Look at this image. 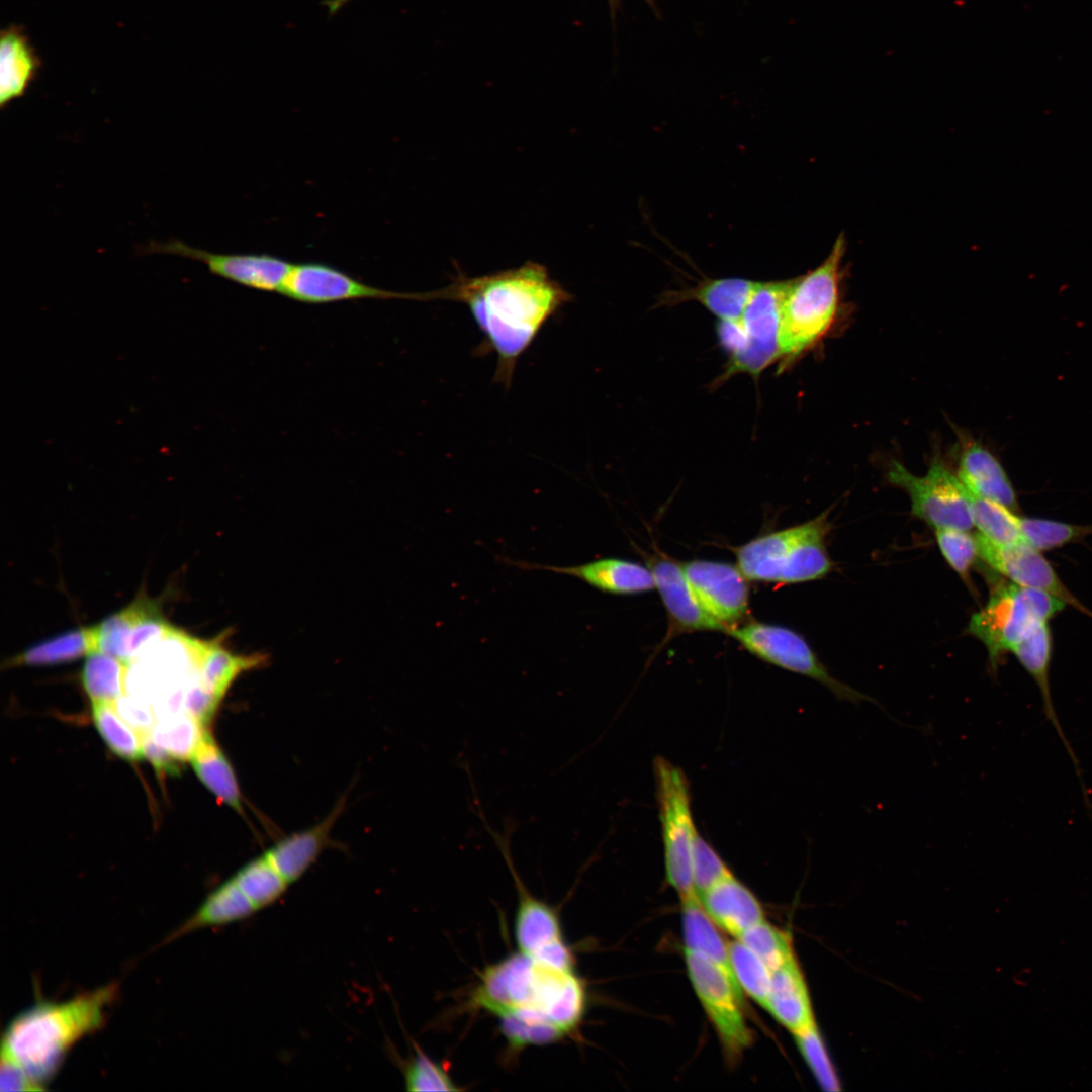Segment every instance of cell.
Instances as JSON below:
<instances>
[{"label":"cell","instance_id":"1","mask_svg":"<svg viewBox=\"0 0 1092 1092\" xmlns=\"http://www.w3.org/2000/svg\"><path fill=\"white\" fill-rule=\"evenodd\" d=\"M572 298L544 265L533 261L481 276L457 269L447 286L415 293L417 301L448 300L468 307L483 335L475 354L496 356L493 380L506 389L519 359Z\"/></svg>","mask_w":1092,"mask_h":1092},{"label":"cell","instance_id":"2","mask_svg":"<svg viewBox=\"0 0 1092 1092\" xmlns=\"http://www.w3.org/2000/svg\"><path fill=\"white\" fill-rule=\"evenodd\" d=\"M471 1003L518 1022L543 1043H553L579 1026L586 993L574 971L547 966L518 951L485 968Z\"/></svg>","mask_w":1092,"mask_h":1092},{"label":"cell","instance_id":"3","mask_svg":"<svg viewBox=\"0 0 1092 1092\" xmlns=\"http://www.w3.org/2000/svg\"><path fill=\"white\" fill-rule=\"evenodd\" d=\"M117 995L109 984L63 1002H39L19 1013L2 1037L1 1053L17 1061L44 1088L70 1050L104 1024Z\"/></svg>","mask_w":1092,"mask_h":1092},{"label":"cell","instance_id":"4","mask_svg":"<svg viewBox=\"0 0 1092 1092\" xmlns=\"http://www.w3.org/2000/svg\"><path fill=\"white\" fill-rule=\"evenodd\" d=\"M846 241L838 236L825 260L790 280L780 324L782 366L814 346L829 330L840 303Z\"/></svg>","mask_w":1092,"mask_h":1092},{"label":"cell","instance_id":"5","mask_svg":"<svg viewBox=\"0 0 1092 1092\" xmlns=\"http://www.w3.org/2000/svg\"><path fill=\"white\" fill-rule=\"evenodd\" d=\"M828 512L803 524L758 536L735 549L750 581L792 584L825 576L832 562L825 547Z\"/></svg>","mask_w":1092,"mask_h":1092},{"label":"cell","instance_id":"6","mask_svg":"<svg viewBox=\"0 0 1092 1092\" xmlns=\"http://www.w3.org/2000/svg\"><path fill=\"white\" fill-rule=\"evenodd\" d=\"M1067 604L1056 596L1014 583L998 587L986 606L974 614L968 631L987 648L996 672L1001 656L1010 652L1034 627L1059 614Z\"/></svg>","mask_w":1092,"mask_h":1092},{"label":"cell","instance_id":"7","mask_svg":"<svg viewBox=\"0 0 1092 1092\" xmlns=\"http://www.w3.org/2000/svg\"><path fill=\"white\" fill-rule=\"evenodd\" d=\"M653 770L666 880L680 900L698 896L693 877V852L698 831L692 814L688 779L679 767L664 757L655 758Z\"/></svg>","mask_w":1092,"mask_h":1092},{"label":"cell","instance_id":"8","mask_svg":"<svg viewBox=\"0 0 1092 1092\" xmlns=\"http://www.w3.org/2000/svg\"><path fill=\"white\" fill-rule=\"evenodd\" d=\"M478 816L503 854L518 892L514 933L519 951L547 966L574 971V954L563 938L557 912L534 897L518 875L511 855L510 839L517 827L512 817L504 819L503 832L490 828L479 804Z\"/></svg>","mask_w":1092,"mask_h":1092},{"label":"cell","instance_id":"9","mask_svg":"<svg viewBox=\"0 0 1092 1092\" xmlns=\"http://www.w3.org/2000/svg\"><path fill=\"white\" fill-rule=\"evenodd\" d=\"M727 634L752 655L822 684L839 700L875 703L873 698L832 676L807 641L792 629L752 621L731 627Z\"/></svg>","mask_w":1092,"mask_h":1092},{"label":"cell","instance_id":"10","mask_svg":"<svg viewBox=\"0 0 1092 1092\" xmlns=\"http://www.w3.org/2000/svg\"><path fill=\"white\" fill-rule=\"evenodd\" d=\"M887 478L908 493L912 514L935 530L969 531L974 526L967 488L939 456L932 459L923 476H917L898 461H893Z\"/></svg>","mask_w":1092,"mask_h":1092},{"label":"cell","instance_id":"11","mask_svg":"<svg viewBox=\"0 0 1092 1092\" xmlns=\"http://www.w3.org/2000/svg\"><path fill=\"white\" fill-rule=\"evenodd\" d=\"M692 986L720 1039L723 1053L735 1063L752 1042L743 1014V992L725 972L700 953L684 949Z\"/></svg>","mask_w":1092,"mask_h":1092},{"label":"cell","instance_id":"12","mask_svg":"<svg viewBox=\"0 0 1092 1092\" xmlns=\"http://www.w3.org/2000/svg\"><path fill=\"white\" fill-rule=\"evenodd\" d=\"M789 285L790 280L757 282L739 318L742 339L729 354L726 376H758L779 359L781 314Z\"/></svg>","mask_w":1092,"mask_h":1092},{"label":"cell","instance_id":"13","mask_svg":"<svg viewBox=\"0 0 1092 1092\" xmlns=\"http://www.w3.org/2000/svg\"><path fill=\"white\" fill-rule=\"evenodd\" d=\"M147 252L173 254L202 262L208 270L247 288L281 293L292 268L283 258L270 254H220L186 245L180 240L153 242Z\"/></svg>","mask_w":1092,"mask_h":1092},{"label":"cell","instance_id":"14","mask_svg":"<svg viewBox=\"0 0 1092 1092\" xmlns=\"http://www.w3.org/2000/svg\"><path fill=\"white\" fill-rule=\"evenodd\" d=\"M975 537L979 556L1014 584L1050 593L1092 618V611L1069 590L1040 551L1022 542L998 544L979 533Z\"/></svg>","mask_w":1092,"mask_h":1092},{"label":"cell","instance_id":"15","mask_svg":"<svg viewBox=\"0 0 1092 1092\" xmlns=\"http://www.w3.org/2000/svg\"><path fill=\"white\" fill-rule=\"evenodd\" d=\"M681 568L702 607L728 630L744 619L749 610L748 579L737 565L695 559Z\"/></svg>","mask_w":1092,"mask_h":1092},{"label":"cell","instance_id":"16","mask_svg":"<svg viewBox=\"0 0 1092 1092\" xmlns=\"http://www.w3.org/2000/svg\"><path fill=\"white\" fill-rule=\"evenodd\" d=\"M508 563L525 570H545L571 576L600 592L612 595H634L655 588L653 574L648 566L621 558L605 557L567 566L510 559Z\"/></svg>","mask_w":1092,"mask_h":1092},{"label":"cell","instance_id":"17","mask_svg":"<svg viewBox=\"0 0 1092 1092\" xmlns=\"http://www.w3.org/2000/svg\"><path fill=\"white\" fill-rule=\"evenodd\" d=\"M667 611L673 631H717L728 628L711 616L700 604L681 565L668 557L652 558L648 566Z\"/></svg>","mask_w":1092,"mask_h":1092},{"label":"cell","instance_id":"18","mask_svg":"<svg viewBox=\"0 0 1092 1092\" xmlns=\"http://www.w3.org/2000/svg\"><path fill=\"white\" fill-rule=\"evenodd\" d=\"M1010 652L1014 654L1020 664L1024 667V669L1029 673V675L1036 684L1042 699V708L1045 718L1057 732L1073 762L1082 787V791L1084 792L1083 794L1085 797V804H1090L1088 793L1085 788L1081 768L1079 765V760L1067 736L1064 733L1053 701L1050 685L1053 639L1049 624L1042 623L1034 627L1012 647Z\"/></svg>","mask_w":1092,"mask_h":1092},{"label":"cell","instance_id":"19","mask_svg":"<svg viewBox=\"0 0 1092 1092\" xmlns=\"http://www.w3.org/2000/svg\"><path fill=\"white\" fill-rule=\"evenodd\" d=\"M700 900L715 924L736 938L764 920L757 898L733 874L710 888Z\"/></svg>","mask_w":1092,"mask_h":1092},{"label":"cell","instance_id":"20","mask_svg":"<svg viewBox=\"0 0 1092 1092\" xmlns=\"http://www.w3.org/2000/svg\"><path fill=\"white\" fill-rule=\"evenodd\" d=\"M959 478L974 495L1018 512L1016 491L998 459L985 447L969 442L959 461Z\"/></svg>","mask_w":1092,"mask_h":1092},{"label":"cell","instance_id":"21","mask_svg":"<svg viewBox=\"0 0 1092 1092\" xmlns=\"http://www.w3.org/2000/svg\"><path fill=\"white\" fill-rule=\"evenodd\" d=\"M343 805L344 801L339 802L321 822L282 838L265 852L290 885L307 872L324 850Z\"/></svg>","mask_w":1092,"mask_h":1092},{"label":"cell","instance_id":"22","mask_svg":"<svg viewBox=\"0 0 1092 1092\" xmlns=\"http://www.w3.org/2000/svg\"><path fill=\"white\" fill-rule=\"evenodd\" d=\"M766 1010L793 1034L815 1023L808 988L795 958L771 972Z\"/></svg>","mask_w":1092,"mask_h":1092},{"label":"cell","instance_id":"23","mask_svg":"<svg viewBox=\"0 0 1092 1092\" xmlns=\"http://www.w3.org/2000/svg\"><path fill=\"white\" fill-rule=\"evenodd\" d=\"M756 285V281L743 278H705L686 289L665 292L660 300L668 305L695 300L720 321H737Z\"/></svg>","mask_w":1092,"mask_h":1092},{"label":"cell","instance_id":"24","mask_svg":"<svg viewBox=\"0 0 1092 1092\" xmlns=\"http://www.w3.org/2000/svg\"><path fill=\"white\" fill-rule=\"evenodd\" d=\"M40 68V60L23 30L6 27L0 36V105L22 97Z\"/></svg>","mask_w":1092,"mask_h":1092},{"label":"cell","instance_id":"25","mask_svg":"<svg viewBox=\"0 0 1092 1092\" xmlns=\"http://www.w3.org/2000/svg\"><path fill=\"white\" fill-rule=\"evenodd\" d=\"M257 912L256 906L230 878L214 889L195 912L167 937L166 941L201 928L239 922Z\"/></svg>","mask_w":1092,"mask_h":1092},{"label":"cell","instance_id":"26","mask_svg":"<svg viewBox=\"0 0 1092 1092\" xmlns=\"http://www.w3.org/2000/svg\"><path fill=\"white\" fill-rule=\"evenodd\" d=\"M680 902L685 947L700 953L721 968L734 986L743 992L733 974L728 943L705 911L700 898L695 896Z\"/></svg>","mask_w":1092,"mask_h":1092},{"label":"cell","instance_id":"27","mask_svg":"<svg viewBox=\"0 0 1092 1092\" xmlns=\"http://www.w3.org/2000/svg\"><path fill=\"white\" fill-rule=\"evenodd\" d=\"M202 784L223 804L243 812L242 795L234 768L207 731L190 759Z\"/></svg>","mask_w":1092,"mask_h":1092},{"label":"cell","instance_id":"28","mask_svg":"<svg viewBox=\"0 0 1092 1092\" xmlns=\"http://www.w3.org/2000/svg\"><path fill=\"white\" fill-rule=\"evenodd\" d=\"M96 651L95 629L83 627L39 642L9 659L7 666H44L66 663Z\"/></svg>","mask_w":1092,"mask_h":1092},{"label":"cell","instance_id":"29","mask_svg":"<svg viewBox=\"0 0 1092 1092\" xmlns=\"http://www.w3.org/2000/svg\"><path fill=\"white\" fill-rule=\"evenodd\" d=\"M127 664L123 661L94 651L87 655L81 680L92 704H115L125 693Z\"/></svg>","mask_w":1092,"mask_h":1092},{"label":"cell","instance_id":"30","mask_svg":"<svg viewBox=\"0 0 1092 1092\" xmlns=\"http://www.w3.org/2000/svg\"><path fill=\"white\" fill-rule=\"evenodd\" d=\"M153 602L146 597L139 598L95 625L96 651L115 657L128 665L131 634Z\"/></svg>","mask_w":1092,"mask_h":1092},{"label":"cell","instance_id":"31","mask_svg":"<svg viewBox=\"0 0 1092 1092\" xmlns=\"http://www.w3.org/2000/svg\"><path fill=\"white\" fill-rule=\"evenodd\" d=\"M206 726L183 711L158 718L149 732L152 739L179 762L190 761L205 736Z\"/></svg>","mask_w":1092,"mask_h":1092},{"label":"cell","instance_id":"32","mask_svg":"<svg viewBox=\"0 0 1092 1092\" xmlns=\"http://www.w3.org/2000/svg\"><path fill=\"white\" fill-rule=\"evenodd\" d=\"M231 878L258 911L275 903L290 886L265 853L245 863Z\"/></svg>","mask_w":1092,"mask_h":1092},{"label":"cell","instance_id":"33","mask_svg":"<svg viewBox=\"0 0 1092 1092\" xmlns=\"http://www.w3.org/2000/svg\"><path fill=\"white\" fill-rule=\"evenodd\" d=\"M92 716L100 736L113 753L129 761L144 758L142 735L120 716L115 704H92Z\"/></svg>","mask_w":1092,"mask_h":1092},{"label":"cell","instance_id":"34","mask_svg":"<svg viewBox=\"0 0 1092 1092\" xmlns=\"http://www.w3.org/2000/svg\"><path fill=\"white\" fill-rule=\"evenodd\" d=\"M967 491L973 525L980 535L998 544L1022 542L1017 513Z\"/></svg>","mask_w":1092,"mask_h":1092},{"label":"cell","instance_id":"35","mask_svg":"<svg viewBox=\"0 0 1092 1092\" xmlns=\"http://www.w3.org/2000/svg\"><path fill=\"white\" fill-rule=\"evenodd\" d=\"M728 952L733 974L742 991L766 1009L771 970L739 939L728 943Z\"/></svg>","mask_w":1092,"mask_h":1092},{"label":"cell","instance_id":"36","mask_svg":"<svg viewBox=\"0 0 1092 1092\" xmlns=\"http://www.w3.org/2000/svg\"><path fill=\"white\" fill-rule=\"evenodd\" d=\"M1018 526L1022 542L1040 552L1062 547L1092 534V525H1076L1040 518L1019 516Z\"/></svg>","mask_w":1092,"mask_h":1092},{"label":"cell","instance_id":"37","mask_svg":"<svg viewBox=\"0 0 1092 1092\" xmlns=\"http://www.w3.org/2000/svg\"><path fill=\"white\" fill-rule=\"evenodd\" d=\"M737 939L757 954L771 972L795 958L790 935L764 920L748 928Z\"/></svg>","mask_w":1092,"mask_h":1092},{"label":"cell","instance_id":"38","mask_svg":"<svg viewBox=\"0 0 1092 1092\" xmlns=\"http://www.w3.org/2000/svg\"><path fill=\"white\" fill-rule=\"evenodd\" d=\"M793 1035L802 1057L820 1087L829 1092L840 1090L837 1075L816 1023Z\"/></svg>","mask_w":1092,"mask_h":1092},{"label":"cell","instance_id":"39","mask_svg":"<svg viewBox=\"0 0 1092 1092\" xmlns=\"http://www.w3.org/2000/svg\"><path fill=\"white\" fill-rule=\"evenodd\" d=\"M405 1088L408 1091H459L445 1068L431 1060L419 1048L403 1063Z\"/></svg>","mask_w":1092,"mask_h":1092},{"label":"cell","instance_id":"40","mask_svg":"<svg viewBox=\"0 0 1092 1092\" xmlns=\"http://www.w3.org/2000/svg\"><path fill=\"white\" fill-rule=\"evenodd\" d=\"M938 547L949 566L962 577L969 575L978 554L976 537L966 530L943 528L935 530Z\"/></svg>","mask_w":1092,"mask_h":1092},{"label":"cell","instance_id":"41","mask_svg":"<svg viewBox=\"0 0 1092 1092\" xmlns=\"http://www.w3.org/2000/svg\"><path fill=\"white\" fill-rule=\"evenodd\" d=\"M730 875L727 864L698 832L694 843L693 877L699 898Z\"/></svg>","mask_w":1092,"mask_h":1092},{"label":"cell","instance_id":"42","mask_svg":"<svg viewBox=\"0 0 1092 1092\" xmlns=\"http://www.w3.org/2000/svg\"><path fill=\"white\" fill-rule=\"evenodd\" d=\"M222 698L202 678L199 666L186 684L184 711L204 726H207L217 711Z\"/></svg>","mask_w":1092,"mask_h":1092},{"label":"cell","instance_id":"43","mask_svg":"<svg viewBox=\"0 0 1092 1092\" xmlns=\"http://www.w3.org/2000/svg\"><path fill=\"white\" fill-rule=\"evenodd\" d=\"M115 707L120 716L141 735L149 733L157 721L152 705L130 694H124L115 703Z\"/></svg>","mask_w":1092,"mask_h":1092},{"label":"cell","instance_id":"44","mask_svg":"<svg viewBox=\"0 0 1092 1092\" xmlns=\"http://www.w3.org/2000/svg\"><path fill=\"white\" fill-rule=\"evenodd\" d=\"M0 1090L8 1091H39L44 1090L27 1071L13 1058L1 1053L0 1057Z\"/></svg>","mask_w":1092,"mask_h":1092},{"label":"cell","instance_id":"45","mask_svg":"<svg viewBox=\"0 0 1092 1092\" xmlns=\"http://www.w3.org/2000/svg\"><path fill=\"white\" fill-rule=\"evenodd\" d=\"M144 757H146L157 771L168 775L179 772V761L173 758L167 751L160 747L149 733L142 735Z\"/></svg>","mask_w":1092,"mask_h":1092},{"label":"cell","instance_id":"46","mask_svg":"<svg viewBox=\"0 0 1092 1092\" xmlns=\"http://www.w3.org/2000/svg\"><path fill=\"white\" fill-rule=\"evenodd\" d=\"M340 1L342 2V4L346 5L348 2H350L352 0H340Z\"/></svg>","mask_w":1092,"mask_h":1092}]
</instances>
